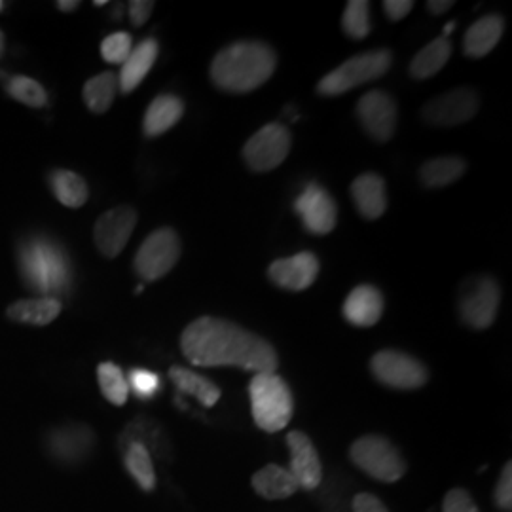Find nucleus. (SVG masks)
<instances>
[{"instance_id":"1","label":"nucleus","mask_w":512,"mask_h":512,"mask_svg":"<svg viewBox=\"0 0 512 512\" xmlns=\"http://www.w3.org/2000/svg\"><path fill=\"white\" fill-rule=\"evenodd\" d=\"M181 349L196 366H239L256 374H274L279 368L270 342L219 317L192 321L181 336Z\"/></svg>"},{"instance_id":"2","label":"nucleus","mask_w":512,"mask_h":512,"mask_svg":"<svg viewBox=\"0 0 512 512\" xmlns=\"http://www.w3.org/2000/svg\"><path fill=\"white\" fill-rule=\"evenodd\" d=\"M275 67L277 55L272 46L260 40H239L215 55L209 73L222 92L247 93L266 84Z\"/></svg>"},{"instance_id":"3","label":"nucleus","mask_w":512,"mask_h":512,"mask_svg":"<svg viewBox=\"0 0 512 512\" xmlns=\"http://www.w3.org/2000/svg\"><path fill=\"white\" fill-rule=\"evenodd\" d=\"M19 274L29 291L55 298L73 287V268L65 249L48 236H31L19 243Z\"/></svg>"},{"instance_id":"4","label":"nucleus","mask_w":512,"mask_h":512,"mask_svg":"<svg viewBox=\"0 0 512 512\" xmlns=\"http://www.w3.org/2000/svg\"><path fill=\"white\" fill-rule=\"evenodd\" d=\"M251 412L256 425L266 433H277L289 425L294 399L287 382L277 374H255L249 384Z\"/></svg>"},{"instance_id":"5","label":"nucleus","mask_w":512,"mask_h":512,"mask_svg":"<svg viewBox=\"0 0 512 512\" xmlns=\"http://www.w3.org/2000/svg\"><path fill=\"white\" fill-rule=\"evenodd\" d=\"M393 63V55L389 50H372L365 54L355 55L323 76L317 84V93L325 97H336L359 88L372 80L382 78Z\"/></svg>"},{"instance_id":"6","label":"nucleus","mask_w":512,"mask_h":512,"mask_svg":"<svg viewBox=\"0 0 512 512\" xmlns=\"http://www.w3.org/2000/svg\"><path fill=\"white\" fill-rule=\"evenodd\" d=\"M349 458L363 473L387 484L397 482L406 473V461L401 452L380 435L355 440L349 448Z\"/></svg>"},{"instance_id":"7","label":"nucleus","mask_w":512,"mask_h":512,"mask_svg":"<svg viewBox=\"0 0 512 512\" xmlns=\"http://www.w3.org/2000/svg\"><path fill=\"white\" fill-rule=\"evenodd\" d=\"M501 302V289L494 277L476 275L459 291V315L467 327L484 330L492 327Z\"/></svg>"},{"instance_id":"8","label":"nucleus","mask_w":512,"mask_h":512,"mask_svg":"<svg viewBox=\"0 0 512 512\" xmlns=\"http://www.w3.org/2000/svg\"><path fill=\"white\" fill-rule=\"evenodd\" d=\"M181 258V239L173 228L152 232L139 247L133 268L143 281H158L169 274Z\"/></svg>"},{"instance_id":"9","label":"nucleus","mask_w":512,"mask_h":512,"mask_svg":"<svg viewBox=\"0 0 512 512\" xmlns=\"http://www.w3.org/2000/svg\"><path fill=\"white\" fill-rule=\"evenodd\" d=\"M293 137L283 124H268L258 129L243 147V160L255 173H268L283 164L291 152Z\"/></svg>"},{"instance_id":"10","label":"nucleus","mask_w":512,"mask_h":512,"mask_svg":"<svg viewBox=\"0 0 512 512\" xmlns=\"http://www.w3.org/2000/svg\"><path fill=\"white\" fill-rule=\"evenodd\" d=\"M370 370L380 384L403 391L420 389L429 380V372L423 363L397 349L378 351L370 361Z\"/></svg>"},{"instance_id":"11","label":"nucleus","mask_w":512,"mask_h":512,"mask_svg":"<svg viewBox=\"0 0 512 512\" xmlns=\"http://www.w3.org/2000/svg\"><path fill=\"white\" fill-rule=\"evenodd\" d=\"M478 107L480 99L473 88H456L431 99L421 110V118L435 128H454L475 118Z\"/></svg>"},{"instance_id":"12","label":"nucleus","mask_w":512,"mask_h":512,"mask_svg":"<svg viewBox=\"0 0 512 512\" xmlns=\"http://www.w3.org/2000/svg\"><path fill=\"white\" fill-rule=\"evenodd\" d=\"M137 219V211L129 205H118L103 213L93 228V241L99 253L107 258L120 255L137 226Z\"/></svg>"},{"instance_id":"13","label":"nucleus","mask_w":512,"mask_h":512,"mask_svg":"<svg viewBox=\"0 0 512 512\" xmlns=\"http://www.w3.org/2000/svg\"><path fill=\"white\" fill-rule=\"evenodd\" d=\"M357 118L374 141L387 143L395 135L397 122H399V110H397L395 99L389 93L372 90L359 99Z\"/></svg>"},{"instance_id":"14","label":"nucleus","mask_w":512,"mask_h":512,"mask_svg":"<svg viewBox=\"0 0 512 512\" xmlns=\"http://www.w3.org/2000/svg\"><path fill=\"white\" fill-rule=\"evenodd\" d=\"M294 211L300 215L304 228L313 236H327L338 222V209L329 192L311 183L304 188V192L296 198Z\"/></svg>"},{"instance_id":"15","label":"nucleus","mask_w":512,"mask_h":512,"mask_svg":"<svg viewBox=\"0 0 512 512\" xmlns=\"http://www.w3.org/2000/svg\"><path fill=\"white\" fill-rule=\"evenodd\" d=\"M287 444L291 450L289 473L294 476L298 488L306 492L319 488L323 480V465L310 437L302 431H293L287 435Z\"/></svg>"},{"instance_id":"16","label":"nucleus","mask_w":512,"mask_h":512,"mask_svg":"<svg viewBox=\"0 0 512 512\" xmlns=\"http://www.w3.org/2000/svg\"><path fill=\"white\" fill-rule=\"evenodd\" d=\"M268 275L277 287L287 291H306L319 275V258L304 251L289 258H279L270 264Z\"/></svg>"},{"instance_id":"17","label":"nucleus","mask_w":512,"mask_h":512,"mask_svg":"<svg viewBox=\"0 0 512 512\" xmlns=\"http://www.w3.org/2000/svg\"><path fill=\"white\" fill-rule=\"evenodd\" d=\"M384 294L372 285H359L344 302V317L353 327H374L384 315Z\"/></svg>"},{"instance_id":"18","label":"nucleus","mask_w":512,"mask_h":512,"mask_svg":"<svg viewBox=\"0 0 512 512\" xmlns=\"http://www.w3.org/2000/svg\"><path fill=\"white\" fill-rule=\"evenodd\" d=\"M351 198L366 220H378L387 211L385 181L376 173H363L351 183Z\"/></svg>"},{"instance_id":"19","label":"nucleus","mask_w":512,"mask_h":512,"mask_svg":"<svg viewBox=\"0 0 512 512\" xmlns=\"http://www.w3.org/2000/svg\"><path fill=\"white\" fill-rule=\"evenodd\" d=\"M158 42L154 38H145L141 44H137L128 59L122 65V71L118 76V90L122 93H131L139 88V84L145 80L150 69L156 63L158 57Z\"/></svg>"},{"instance_id":"20","label":"nucleus","mask_w":512,"mask_h":512,"mask_svg":"<svg viewBox=\"0 0 512 512\" xmlns=\"http://www.w3.org/2000/svg\"><path fill=\"white\" fill-rule=\"evenodd\" d=\"M503 31H505V19L499 14H488L478 19L465 33L463 52L473 59H480L490 54L503 37Z\"/></svg>"},{"instance_id":"21","label":"nucleus","mask_w":512,"mask_h":512,"mask_svg":"<svg viewBox=\"0 0 512 512\" xmlns=\"http://www.w3.org/2000/svg\"><path fill=\"white\" fill-rule=\"evenodd\" d=\"M184 114V103L181 97L165 93L158 95L150 105L143 118V131L147 137L164 135L165 131L173 128Z\"/></svg>"},{"instance_id":"22","label":"nucleus","mask_w":512,"mask_h":512,"mask_svg":"<svg viewBox=\"0 0 512 512\" xmlns=\"http://www.w3.org/2000/svg\"><path fill=\"white\" fill-rule=\"evenodd\" d=\"M59 313H61V300L48 298V296L18 300L6 311V315L12 321L21 325H33V327L50 325Z\"/></svg>"},{"instance_id":"23","label":"nucleus","mask_w":512,"mask_h":512,"mask_svg":"<svg viewBox=\"0 0 512 512\" xmlns=\"http://www.w3.org/2000/svg\"><path fill=\"white\" fill-rule=\"evenodd\" d=\"M253 488L256 494L264 499H287L296 494L300 488L294 480V476L289 473V469L270 463L264 469H260L253 476Z\"/></svg>"},{"instance_id":"24","label":"nucleus","mask_w":512,"mask_h":512,"mask_svg":"<svg viewBox=\"0 0 512 512\" xmlns=\"http://www.w3.org/2000/svg\"><path fill=\"white\" fill-rule=\"evenodd\" d=\"M169 378L171 382L177 385V389L186 395L196 397L203 406L211 408L219 403L220 387L213 384L211 380H207L202 374H196L183 366H171L169 370Z\"/></svg>"},{"instance_id":"25","label":"nucleus","mask_w":512,"mask_h":512,"mask_svg":"<svg viewBox=\"0 0 512 512\" xmlns=\"http://www.w3.org/2000/svg\"><path fill=\"white\" fill-rule=\"evenodd\" d=\"M50 188L54 192L57 202L71 209H78L90 198V190L86 181L73 171L67 169H55L48 177Z\"/></svg>"},{"instance_id":"26","label":"nucleus","mask_w":512,"mask_h":512,"mask_svg":"<svg viewBox=\"0 0 512 512\" xmlns=\"http://www.w3.org/2000/svg\"><path fill=\"white\" fill-rule=\"evenodd\" d=\"M452 55L450 38L440 37L421 48L410 63V74L416 80H427L440 73Z\"/></svg>"},{"instance_id":"27","label":"nucleus","mask_w":512,"mask_h":512,"mask_svg":"<svg viewBox=\"0 0 512 512\" xmlns=\"http://www.w3.org/2000/svg\"><path fill=\"white\" fill-rule=\"evenodd\" d=\"M467 164L459 156H444L427 160L420 167V181L425 188H444L458 183L465 175Z\"/></svg>"},{"instance_id":"28","label":"nucleus","mask_w":512,"mask_h":512,"mask_svg":"<svg viewBox=\"0 0 512 512\" xmlns=\"http://www.w3.org/2000/svg\"><path fill=\"white\" fill-rule=\"evenodd\" d=\"M118 92V76L107 71L90 78L84 86V103L93 114H103L112 107L114 97Z\"/></svg>"},{"instance_id":"29","label":"nucleus","mask_w":512,"mask_h":512,"mask_svg":"<svg viewBox=\"0 0 512 512\" xmlns=\"http://www.w3.org/2000/svg\"><path fill=\"white\" fill-rule=\"evenodd\" d=\"M126 469L141 490L152 492L156 488V471L147 446L143 442H131L126 452Z\"/></svg>"},{"instance_id":"30","label":"nucleus","mask_w":512,"mask_h":512,"mask_svg":"<svg viewBox=\"0 0 512 512\" xmlns=\"http://www.w3.org/2000/svg\"><path fill=\"white\" fill-rule=\"evenodd\" d=\"M97 380L103 397L114 406H124L128 403V378L120 366L114 363H101L97 366Z\"/></svg>"},{"instance_id":"31","label":"nucleus","mask_w":512,"mask_h":512,"mask_svg":"<svg viewBox=\"0 0 512 512\" xmlns=\"http://www.w3.org/2000/svg\"><path fill=\"white\" fill-rule=\"evenodd\" d=\"M6 92L12 99H16L27 107H33V109H40L48 103L46 90L38 84L37 80L29 78V76H12L6 82Z\"/></svg>"},{"instance_id":"32","label":"nucleus","mask_w":512,"mask_h":512,"mask_svg":"<svg viewBox=\"0 0 512 512\" xmlns=\"http://www.w3.org/2000/svg\"><path fill=\"white\" fill-rule=\"evenodd\" d=\"M342 27L349 38L363 40L368 37L372 23H370V2L366 0H349L342 16Z\"/></svg>"},{"instance_id":"33","label":"nucleus","mask_w":512,"mask_h":512,"mask_svg":"<svg viewBox=\"0 0 512 512\" xmlns=\"http://www.w3.org/2000/svg\"><path fill=\"white\" fill-rule=\"evenodd\" d=\"M133 50V38L129 33H112L101 44V55L110 65H124Z\"/></svg>"},{"instance_id":"34","label":"nucleus","mask_w":512,"mask_h":512,"mask_svg":"<svg viewBox=\"0 0 512 512\" xmlns=\"http://www.w3.org/2000/svg\"><path fill=\"white\" fill-rule=\"evenodd\" d=\"M128 387L129 391L135 393L137 399L148 401V399L156 397V393L162 387V382H160L158 374L145 370V368H135L129 372Z\"/></svg>"},{"instance_id":"35","label":"nucleus","mask_w":512,"mask_h":512,"mask_svg":"<svg viewBox=\"0 0 512 512\" xmlns=\"http://www.w3.org/2000/svg\"><path fill=\"white\" fill-rule=\"evenodd\" d=\"M442 512H480L473 497L465 490H450L444 497Z\"/></svg>"},{"instance_id":"36","label":"nucleus","mask_w":512,"mask_h":512,"mask_svg":"<svg viewBox=\"0 0 512 512\" xmlns=\"http://www.w3.org/2000/svg\"><path fill=\"white\" fill-rule=\"evenodd\" d=\"M495 505L503 511H509L512 507V463H507L501 471L495 488Z\"/></svg>"},{"instance_id":"37","label":"nucleus","mask_w":512,"mask_h":512,"mask_svg":"<svg viewBox=\"0 0 512 512\" xmlns=\"http://www.w3.org/2000/svg\"><path fill=\"white\" fill-rule=\"evenodd\" d=\"M152 10H154V2H150V0H133V2H129V19H131V23L135 27H141L152 16Z\"/></svg>"},{"instance_id":"38","label":"nucleus","mask_w":512,"mask_h":512,"mask_svg":"<svg viewBox=\"0 0 512 512\" xmlns=\"http://www.w3.org/2000/svg\"><path fill=\"white\" fill-rule=\"evenodd\" d=\"M414 8L412 0H385L384 10L385 16L391 21H399V19L406 18Z\"/></svg>"},{"instance_id":"39","label":"nucleus","mask_w":512,"mask_h":512,"mask_svg":"<svg viewBox=\"0 0 512 512\" xmlns=\"http://www.w3.org/2000/svg\"><path fill=\"white\" fill-rule=\"evenodd\" d=\"M353 512H389L384 503L372 494L355 495L353 499Z\"/></svg>"},{"instance_id":"40","label":"nucleus","mask_w":512,"mask_h":512,"mask_svg":"<svg viewBox=\"0 0 512 512\" xmlns=\"http://www.w3.org/2000/svg\"><path fill=\"white\" fill-rule=\"evenodd\" d=\"M452 6H454L452 0H429V2H427V10H429L433 16L446 14Z\"/></svg>"},{"instance_id":"41","label":"nucleus","mask_w":512,"mask_h":512,"mask_svg":"<svg viewBox=\"0 0 512 512\" xmlns=\"http://www.w3.org/2000/svg\"><path fill=\"white\" fill-rule=\"evenodd\" d=\"M78 6H80V2H74V0H71V2H65V0L57 2V8L63 10V12H74Z\"/></svg>"},{"instance_id":"42","label":"nucleus","mask_w":512,"mask_h":512,"mask_svg":"<svg viewBox=\"0 0 512 512\" xmlns=\"http://www.w3.org/2000/svg\"><path fill=\"white\" fill-rule=\"evenodd\" d=\"M454 29H456V21H450V23L444 27V35H442V37L448 38V35H450Z\"/></svg>"},{"instance_id":"43","label":"nucleus","mask_w":512,"mask_h":512,"mask_svg":"<svg viewBox=\"0 0 512 512\" xmlns=\"http://www.w3.org/2000/svg\"><path fill=\"white\" fill-rule=\"evenodd\" d=\"M4 52V35L0 33V55Z\"/></svg>"},{"instance_id":"44","label":"nucleus","mask_w":512,"mask_h":512,"mask_svg":"<svg viewBox=\"0 0 512 512\" xmlns=\"http://www.w3.org/2000/svg\"><path fill=\"white\" fill-rule=\"evenodd\" d=\"M2 6H4V4H2V2H0V10H2Z\"/></svg>"}]
</instances>
